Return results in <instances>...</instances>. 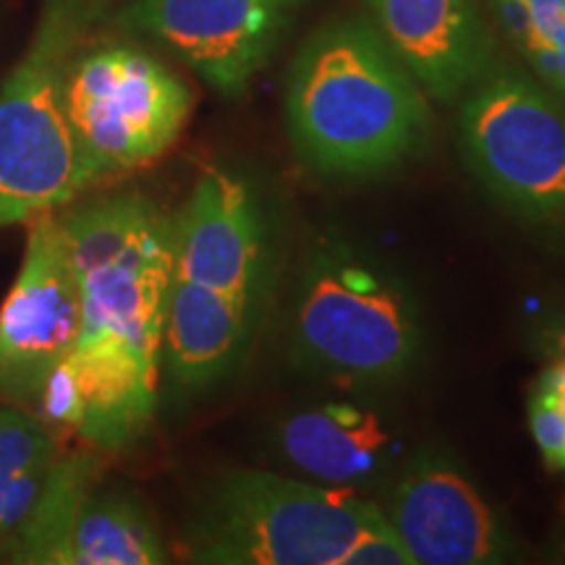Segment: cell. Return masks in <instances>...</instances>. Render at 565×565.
Returning <instances> with one entry per match:
<instances>
[{
  "label": "cell",
  "mask_w": 565,
  "mask_h": 565,
  "mask_svg": "<svg viewBox=\"0 0 565 565\" xmlns=\"http://www.w3.org/2000/svg\"><path fill=\"white\" fill-rule=\"evenodd\" d=\"M540 345L542 351L547 353L550 364L565 370V315L553 317V320L545 322V328H542L540 333Z\"/></svg>",
  "instance_id": "21"
},
{
  "label": "cell",
  "mask_w": 565,
  "mask_h": 565,
  "mask_svg": "<svg viewBox=\"0 0 565 565\" xmlns=\"http://www.w3.org/2000/svg\"><path fill=\"white\" fill-rule=\"evenodd\" d=\"M341 565H414V561L387 515L380 513L345 550Z\"/></svg>",
  "instance_id": "19"
},
{
  "label": "cell",
  "mask_w": 565,
  "mask_h": 565,
  "mask_svg": "<svg viewBox=\"0 0 565 565\" xmlns=\"http://www.w3.org/2000/svg\"><path fill=\"white\" fill-rule=\"evenodd\" d=\"M374 26L416 84L456 100L490 71L494 40L475 0H364Z\"/></svg>",
  "instance_id": "14"
},
{
  "label": "cell",
  "mask_w": 565,
  "mask_h": 565,
  "mask_svg": "<svg viewBox=\"0 0 565 565\" xmlns=\"http://www.w3.org/2000/svg\"><path fill=\"white\" fill-rule=\"evenodd\" d=\"M414 565L503 563L511 542L500 519L448 456L422 450L395 484L391 513Z\"/></svg>",
  "instance_id": "13"
},
{
  "label": "cell",
  "mask_w": 565,
  "mask_h": 565,
  "mask_svg": "<svg viewBox=\"0 0 565 565\" xmlns=\"http://www.w3.org/2000/svg\"><path fill=\"white\" fill-rule=\"evenodd\" d=\"M9 563L160 565L168 550L145 500L100 484L95 456L58 454Z\"/></svg>",
  "instance_id": "8"
},
{
  "label": "cell",
  "mask_w": 565,
  "mask_h": 565,
  "mask_svg": "<svg viewBox=\"0 0 565 565\" xmlns=\"http://www.w3.org/2000/svg\"><path fill=\"white\" fill-rule=\"evenodd\" d=\"M173 278L202 282L257 309L270 278V233L252 183L210 168L173 215Z\"/></svg>",
  "instance_id": "11"
},
{
  "label": "cell",
  "mask_w": 565,
  "mask_h": 565,
  "mask_svg": "<svg viewBox=\"0 0 565 565\" xmlns=\"http://www.w3.org/2000/svg\"><path fill=\"white\" fill-rule=\"evenodd\" d=\"M299 370L343 385L401 383L422 362L424 320L412 288L343 242L317 244L291 309Z\"/></svg>",
  "instance_id": "2"
},
{
  "label": "cell",
  "mask_w": 565,
  "mask_h": 565,
  "mask_svg": "<svg viewBox=\"0 0 565 565\" xmlns=\"http://www.w3.org/2000/svg\"><path fill=\"white\" fill-rule=\"evenodd\" d=\"M296 154L324 179H374L422 152L424 89L370 19H338L301 45L286 84Z\"/></svg>",
  "instance_id": "1"
},
{
  "label": "cell",
  "mask_w": 565,
  "mask_h": 565,
  "mask_svg": "<svg viewBox=\"0 0 565 565\" xmlns=\"http://www.w3.org/2000/svg\"><path fill=\"white\" fill-rule=\"evenodd\" d=\"M257 309L202 282L173 278L162 320L168 372L183 391L221 383L242 362L252 341Z\"/></svg>",
  "instance_id": "16"
},
{
  "label": "cell",
  "mask_w": 565,
  "mask_h": 565,
  "mask_svg": "<svg viewBox=\"0 0 565 565\" xmlns=\"http://www.w3.org/2000/svg\"><path fill=\"white\" fill-rule=\"evenodd\" d=\"M82 335V294L55 212L26 223L19 273L0 303V401L32 412Z\"/></svg>",
  "instance_id": "10"
},
{
  "label": "cell",
  "mask_w": 565,
  "mask_h": 565,
  "mask_svg": "<svg viewBox=\"0 0 565 565\" xmlns=\"http://www.w3.org/2000/svg\"><path fill=\"white\" fill-rule=\"evenodd\" d=\"M490 6L515 51L565 97V0H490Z\"/></svg>",
  "instance_id": "18"
},
{
  "label": "cell",
  "mask_w": 565,
  "mask_h": 565,
  "mask_svg": "<svg viewBox=\"0 0 565 565\" xmlns=\"http://www.w3.org/2000/svg\"><path fill=\"white\" fill-rule=\"evenodd\" d=\"M82 294L84 341L121 345L160 370L173 280V215L139 192L55 210Z\"/></svg>",
  "instance_id": "4"
},
{
  "label": "cell",
  "mask_w": 565,
  "mask_h": 565,
  "mask_svg": "<svg viewBox=\"0 0 565 565\" xmlns=\"http://www.w3.org/2000/svg\"><path fill=\"white\" fill-rule=\"evenodd\" d=\"M307 0H124L116 30L186 63L223 97H242L291 32Z\"/></svg>",
  "instance_id": "9"
},
{
  "label": "cell",
  "mask_w": 565,
  "mask_h": 565,
  "mask_svg": "<svg viewBox=\"0 0 565 565\" xmlns=\"http://www.w3.org/2000/svg\"><path fill=\"white\" fill-rule=\"evenodd\" d=\"M194 110L189 82L145 47L92 34L71 61L66 121L84 186L162 158Z\"/></svg>",
  "instance_id": "6"
},
{
  "label": "cell",
  "mask_w": 565,
  "mask_h": 565,
  "mask_svg": "<svg viewBox=\"0 0 565 565\" xmlns=\"http://www.w3.org/2000/svg\"><path fill=\"white\" fill-rule=\"evenodd\" d=\"M158 372L121 345L79 338L47 374L32 412L95 450H124L150 427Z\"/></svg>",
  "instance_id": "12"
},
{
  "label": "cell",
  "mask_w": 565,
  "mask_h": 565,
  "mask_svg": "<svg viewBox=\"0 0 565 565\" xmlns=\"http://www.w3.org/2000/svg\"><path fill=\"white\" fill-rule=\"evenodd\" d=\"M275 454L324 484H359L385 475L401 445L370 408L320 404L282 416L275 427Z\"/></svg>",
  "instance_id": "15"
},
{
  "label": "cell",
  "mask_w": 565,
  "mask_h": 565,
  "mask_svg": "<svg viewBox=\"0 0 565 565\" xmlns=\"http://www.w3.org/2000/svg\"><path fill=\"white\" fill-rule=\"evenodd\" d=\"M557 471H565V448H563V456H561V466H557Z\"/></svg>",
  "instance_id": "22"
},
{
  "label": "cell",
  "mask_w": 565,
  "mask_h": 565,
  "mask_svg": "<svg viewBox=\"0 0 565 565\" xmlns=\"http://www.w3.org/2000/svg\"><path fill=\"white\" fill-rule=\"evenodd\" d=\"M113 0H42L26 51L0 84V228L74 204L84 189L66 121L71 61Z\"/></svg>",
  "instance_id": "3"
},
{
  "label": "cell",
  "mask_w": 565,
  "mask_h": 565,
  "mask_svg": "<svg viewBox=\"0 0 565 565\" xmlns=\"http://www.w3.org/2000/svg\"><path fill=\"white\" fill-rule=\"evenodd\" d=\"M529 424L547 466L557 471L565 448V412L545 393L534 391L532 404H529Z\"/></svg>",
  "instance_id": "20"
},
{
  "label": "cell",
  "mask_w": 565,
  "mask_h": 565,
  "mask_svg": "<svg viewBox=\"0 0 565 565\" xmlns=\"http://www.w3.org/2000/svg\"><path fill=\"white\" fill-rule=\"evenodd\" d=\"M61 448L34 412L0 401V563H9Z\"/></svg>",
  "instance_id": "17"
},
{
  "label": "cell",
  "mask_w": 565,
  "mask_h": 565,
  "mask_svg": "<svg viewBox=\"0 0 565 565\" xmlns=\"http://www.w3.org/2000/svg\"><path fill=\"white\" fill-rule=\"evenodd\" d=\"M466 166L511 215L565 242V113L511 68L487 71L458 116Z\"/></svg>",
  "instance_id": "7"
},
{
  "label": "cell",
  "mask_w": 565,
  "mask_h": 565,
  "mask_svg": "<svg viewBox=\"0 0 565 565\" xmlns=\"http://www.w3.org/2000/svg\"><path fill=\"white\" fill-rule=\"evenodd\" d=\"M380 513L351 490L231 471L196 500L181 553L204 565H341Z\"/></svg>",
  "instance_id": "5"
}]
</instances>
